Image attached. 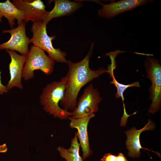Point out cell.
I'll return each instance as SVG.
<instances>
[{
  "instance_id": "cell-1",
  "label": "cell",
  "mask_w": 161,
  "mask_h": 161,
  "mask_svg": "<svg viewBox=\"0 0 161 161\" xmlns=\"http://www.w3.org/2000/svg\"><path fill=\"white\" fill-rule=\"evenodd\" d=\"M94 44L92 43L89 50L84 58L76 63L68 60V70L66 76L61 80L65 85L64 96L60 101L64 109L73 111L76 108L78 96L81 88L94 79L99 78L107 70L102 67L93 70L89 65V60L93 51Z\"/></svg>"
},
{
  "instance_id": "cell-2",
  "label": "cell",
  "mask_w": 161,
  "mask_h": 161,
  "mask_svg": "<svg viewBox=\"0 0 161 161\" xmlns=\"http://www.w3.org/2000/svg\"><path fill=\"white\" fill-rule=\"evenodd\" d=\"M65 89L64 83L61 80L47 84L43 89L40 97L44 110L54 117L61 120L67 119L72 112L60 108L59 103L64 97Z\"/></svg>"
},
{
  "instance_id": "cell-3",
  "label": "cell",
  "mask_w": 161,
  "mask_h": 161,
  "mask_svg": "<svg viewBox=\"0 0 161 161\" xmlns=\"http://www.w3.org/2000/svg\"><path fill=\"white\" fill-rule=\"evenodd\" d=\"M47 24L42 21L33 23L31 29L32 37L30 39V43L44 51L47 52L48 56L55 61L61 63H67L66 57V53L60 49H56L52 46V41L55 39V35L49 36L47 32Z\"/></svg>"
},
{
  "instance_id": "cell-4",
  "label": "cell",
  "mask_w": 161,
  "mask_h": 161,
  "mask_svg": "<svg viewBox=\"0 0 161 161\" xmlns=\"http://www.w3.org/2000/svg\"><path fill=\"white\" fill-rule=\"evenodd\" d=\"M55 61L43 50L31 46L23 67L22 78L26 81L32 79L35 77L34 71L38 70L47 75H50L53 72Z\"/></svg>"
},
{
  "instance_id": "cell-5",
  "label": "cell",
  "mask_w": 161,
  "mask_h": 161,
  "mask_svg": "<svg viewBox=\"0 0 161 161\" xmlns=\"http://www.w3.org/2000/svg\"><path fill=\"white\" fill-rule=\"evenodd\" d=\"M144 65L147 77L151 83L149 92V99L152 100V103L148 113L154 114L160 110L161 104V65L158 60L149 56L146 57Z\"/></svg>"
},
{
  "instance_id": "cell-6",
  "label": "cell",
  "mask_w": 161,
  "mask_h": 161,
  "mask_svg": "<svg viewBox=\"0 0 161 161\" xmlns=\"http://www.w3.org/2000/svg\"><path fill=\"white\" fill-rule=\"evenodd\" d=\"M103 100L97 88L90 83L84 89L83 94L79 98L75 109L72 112L71 117L78 118L89 116L98 112V104Z\"/></svg>"
},
{
  "instance_id": "cell-7",
  "label": "cell",
  "mask_w": 161,
  "mask_h": 161,
  "mask_svg": "<svg viewBox=\"0 0 161 161\" xmlns=\"http://www.w3.org/2000/svg\"><path fill=\"white\" fill-rule=\"evenodd\" d=\"M2 32L9 33L11 37L8 41L0 44V50L16 51L23 55H28V45L30 43V38L26 35V24L24 21L16 28L3 30Z\"/></svg>"
},
{
  "instance_id": "cell-8",
  "label": "cell",
  "mask_w": 161,
  "mask_h": 161,
  "mask_svg": "<svg viewBox=\"0 0 161 161\" xmlns=\"http://www.w3.org/2000/svg\"><path fill=\"white\" fill-rule=\"evenodd\" d=\"M12 3L23 12L25 23L29 21L33 23L43 22L49 12L45 10L46 6L41 0H13Z\"/></svg>"
},
{
  "instance_id": "cell-9",
  "label": "cell",
  "mask_w": 161,
  "mask_h": 161,
  "mask_svg": "<svg viewBox=\"0 0 161 161\" xmlns=\"http://www.w3.org/2000/svg\"><path fill=\"white\" fill-rule=\"evenodd\" d=\"M153 1L152 0H121L117 1H112L108 4H104L98 1H95L102 6L98 11V15L101 17L110 19L125 12L144 6Z\"/></svg>"
},
{
  "instance_id": "cell-10",
  "label": "cell",
  "mask_w": 161,
  "mask_h": 161,
  "mask_svg": "<svg viewBox=\"0 0 161 161\" xmlns=\"http://www.w3.org/2000/svg\"><path fill=\"white\" fill-rule=\"evenodd\" d=\"M155 127V125L154 122L151 119H148V122L142 128L137 129L135 127H133L125 131L127 137L126 144V148L128 151V155L129 157L132 158H139L141 154L140 150L143 149L152 151L160 157V154L159 152L142 147L140 141V136L142 132L146 130L153 131Z\"/></svg>"
},
{
  "instance_id": "cell-11",
  "label": "cell",
  "mask_w": 161,
  "mask_h": 161,
  "mask_svg": "<svg viewBox=\"0 0 161 161\" xmlns=\"http://www.w3.org/2000/svg\"><path fill=\"white\" fill-rule=\"evenodd\" d=\"M95 116V114L93 113L78 118H72L70 117H68L70 121L69 125L70 127L77 130V136L83 152V160L89 157L93 153L90 146L88 126L90 120Z\"/></svg>"
},
{
  "instance_id": "cell-12",
  "label": "cell",
  "mask_w": 161,
  "mask_h": 161,
  "mask_svg": "<svg viewBox=\"0 0 161 161\" xmlns=\"http://www.w3.org/2000/svg\"><path fill=\"white\" fill-rule=\"evenodd\" d=\"M9 55L11 61L9 64L10 78L6 87L8 91L14 87L22 89L21 78L23 67L27 55H20L12 50L5 49Z\"/></svg>"
},
{
  "instance_id": "cell-13",
  "label": "cell",
  "mask_w": 161,
  "mask_h": 161,
  "mask_svg": "<svg viewBox=\"0 0 161 161\" xmlns=\"http://www.w3.org/2000/svg\"><path fill=\"white\" fill-rule=\"evenodd\" d=\"M55 6L43 22L47 24L52 19L70 15L81 8L83 4L80 2L68 0H55Z\"/></svg>"
},
{
  "instance_id": "cell-14",
  "label": "cell",
  "mask_w": 161,
  "mask_h": 161,
  "mask_svg": "<svg viewBox=\"0 0 161 161\" xmlns=\"http://www.w3.org/2000/svg\"><path fill=\"white\" fill-rule=\"evenodd\" d=\"M3 17L7 19L11 29L14 28L15 26L16 20L17 21V24L18 25L24 21V18L23 12L9 0L0 2V24Z\"/></svg>"
},
{
  "instance_id": "cell-15",
  "label": "cell",
  "mask_w": 161,
  "mask_h": 161,
  "mask_svg": "<svg viewBox=\"0 0 161 161\" xmlns=\"http://www.w3.org/2000/svg\"><path fill=\"white\" fill-rule=\"evenodd\" d=\"M78 140L77 132H75L74 137L71 140V145L69 148L60 146L57 148L60 156L66 161H83L82 157L79 154L80 145Z\"/></svg>"
},
{
  "instance_id": "cell-16",
  "label": "cell",
  "mask_w": 161,
  "mask_h": 161,
  "mask_svg": "<svg viewBox=\"0 0 161 161\" xmlns=\"http://www.w3.org/2000/svg\"><path fill=\"white\" fill-rule=\"evenodd\" d=\"M115 58H111V64H109L107 67L106 72L110 75L109 77L112 78V80L110 83V84H114L117 89V92L115 94V97L119 98L121 97L123 101V106L125 105L124 103L125 99L123 96L124 91L128 88L136 87H140V86L138 81H136L128 85H125L119 83L115 79L114 76L113 70L116 66Z\"/></svg>"
},
{
  "instance_id": "cell-17",
  "label": "cell",
  "mask_w": 161,
  "mask_h": 161,
  "mask_svg": "<svg viewBox=\"0 0 161 161\" xmlns=\"http://www.w3.org/2000/svg\"><path fill=\"white\" fill-rule=\"evenodd\" d=\"M137 112L136 111L131 114H128L126 112L125 107H123V114L121 117L120 123V125L122 127L125 126L126 125L128 118L130 116L136 114Z\"/></svg>"
},
{
  "instance_id": "cell-18",
  "label": "cell",
  "mask_w": 161,
  "mask_h": 161,
  "mask_svg": "<svg viewBox=\"0 0 161 161\" xmlns=\"http://www.w3.org/2000/svg\"><path fill=\"white\" fill-rule=\"evenodd\" d=\"M100 161H117V156L110 153L104 154L102 158L100 159Z\"/></svg>"
},
{
  "instance_id": "cell-19",
  "label": "cell",
  "mask_w": 161,
  "mask_h": 161,
  "mask_svg": "<svg viewBox=\"0 0 161 161\" xmlns=\"http://www.w3.org/2000/svg\"><path fill=\"white\" fill-rule=\"evenodd\" d=\"M1 74V72L0 71V95H2L4 93H7L8 91L7 89L6 86L2 83Z\"/></svg>"
},
{
  "instance_id": "cell-20",
  "label": "cell",
  "mask_w": 161,
  "mask_h": 161,
  "mask_svg": "<svg viewBox=\"0 0 161 161\" xmlns=\"http://www.w3.org/2000/svg\"><path fill=\"white\" fill-rule=\"evenodd\" d=\"M117 156V161H128L125 156L121 152L119 153Z\"/></svg>"
},
{
  "instance_id": "cell-21",
  "label": "cell",
  "mask_w": 161,
  "mask_h": 161,
  "mask_svg": "<svg viewBox=\"0 0 161 161\" xmlns=\"http://www.w3.org/2000/svg\"><path fill=\"white\" fill-rule=\"evenodd\" d=\"M7 150V148L6 144L0 145V153H5Z\"/></svg>"
}]
</instances>
